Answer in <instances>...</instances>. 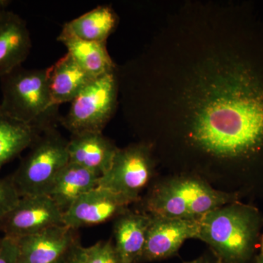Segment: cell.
<instances>
[{"label": "cell", "mask_w": 263, "mask_h": 263, "mask_svg": "<svg viewBox=\"0 0 263 263\" xmlns=\"http://www.w3.org/2000/svg\"><path fill=\"white\" fill-rule=\"evenodd\" d=\"M192 107V138L222 157L245 155L263 143V100L235 71L202 78Z\"/></svg>", "instance_id": "obj_1"}, {"label": "cell", "mask_w": 263, "mask_h": 263, "mask_svg": "<svg viewBox=\"0 0 263 263\" xmlns=\"http://www.w3.org/2000/svg\"><path fill=\"white\" fill-rule=\"evenodd\" d=\"M259 221L253 208L232 202L198 219L196 238L210 247L216 263H248L253 255Z\"/></svg>", "instance_id": "obj_2"}, {"label": "cell", "mask_w": 263, "mask_h": 263, "mask_svg": "<svg viewBox=\"0 0 263 263\" xmlns=\"http://www.w3.org/2000/svg\"><path fill=\"white\" fill-rule=\"evenodd\" d=\"M0 79V107L5 113L41 133L53 127L59 105L51 98L48 68L28 70L20 67Z\"/></svg>", "instance_id": "obj_3"}, {"label": "cell", "mask_w": 263, "mask_h": 263, "mask_svg": "<svg viewBox=\"0 0 263 263\" xmlns=\"http://www.w3.org/2000/svg\"><path fill=\"white\" fill-rule=\"evenodd\" d=\"M67 144L68 141L53 127L38 136L11 176L21 197L46 195L57 175L69 162Z\"/></svg>", "instance_id": "obj_4"}, {"label": "cell", "mask_w": 263, "mask_h": 263, "mask_svg": "<svg viewBox=\"0 0 263 263\" xmlns=\"http://www.w3.org/2000/svg\"><path fill=\"white\" fill-rule=\"evenodd\" d=\"M117 100L114 72L97 78L71 103L62 124L72 135L102 133L114 114Z\"/></svg>", "instance_id": "obj_5"}, {"label": "cell", "mask_w": 263, "mask_h": 263, "mask_svg": "<svg viewBox=\"0 0 263 263\" xmlns=\"http://www.w3.org/2000/svg\"><path fill=\"white\" fill-rule=\"evenodd\" d=\"M153 174V161L148 147L136 145L119 148L113 164L99 179L98 186L135 202Z\"/></svg>", "instance_id": "obj_6"}, {"label": "cell", "mask_w": 263, "mask_h": 263, "mask_svg": "<svg viewBox=\"0 0 263 263\" xmlns=\"http://www.w3.org/2000/svg\"><path fill=\"white\" fill-rule=\"evenodd\" d=\"M62 224L63 213L48 195H29L21 197L0 222V230L4 236L17 240Z\"/></svg>", "instance_id": "obj_7"}, {"label": "cell", "mask_w": 263, "mask_h": 263, "mask_svg": "<svg viewBox=\"0 0 263 263\" xmlns=\"http://www.w3.org/2000/svg\"><path fill=\"white\" fill-rule=\"evenodd\" d=\"M133 202L127 197L98 186L79 197L64 213V224L78 230L102 224L127 212Z\"/></svg>", "instance_id": "obj_8"}, {"label": "cell", "mask_w": 263, "mask_h": 263, "mask_svg": "<svg viewBox=\"0 0 263 263\" xmlns=\"http://www.w3.org/2000/svg\"><path fill=\"white\" fill-rule=\"evenodd\" d=\"M198 228V219L151 216L146 243L138 263L172 257L177 253L185 240L197 238Z\"/></svg>", "instance_id": "obj_9"}, {"label": "cell", "mask_w": 263, "mask_h": 263, "mask_svg": "<svg viewBox=\"0 0 263 263\" xmlns=\"http://www.w3.org/2000/svg\"><path fill=\"white\" fill-rule=\"evenodd\" d=\"M16 242L19 263H60L80 240L77 230L62 224L18 238Z\"/></svg>", "instance_id": "obj_10"}, {"label": "cell", "mask_w": 263, "mask_h": 263, "mask_svg": "<svg viewBox=\"0 0 263 263\" xmlns=\"http://www.w3.org/2000/svg\"><path fill=\"white\" fill-rule=\"evenodd\" d=\"M206 183L194 178H179L161 184L146 202L149 215L172 219H190V208Z\"/></svg>", "instance_id": "obj_11"}, {"label": "cell", "mask_w": 263, "mask_h": 263, "mask_svg": "<svg viewBox=\"0 0 263 263\" xmlns=\"http://www.w3.org/2000/svg\"><path fill=\"white\" fill-rule=\"evenodd\" d=\"M119 148L103 133L72 135L67 144L69 162L101 177L113 164Z\"/></svg>", "instance_id": "obj_12"}, {"label": "cell", "mask_w": 263, "mask_h": 263, "mask_svg": "<svg viewBox=\"0 0 263 263\" xmlns=\"http://www.w3.org/2000/svg\"><path fill=\"white\" fill-rule=\"evenodd\" d=\"M31 46L26 22L18 15L7 10L0 18V78L22 67Z\"/></svg>", "instance_id": "obj_13"}, {"label": "cell", "mask_w": 263, "mask_h": 263, "mask_svg": "<svg viewBox=\"0 0 263 263\" xmlns=\"http://www.w3.org/2000/svg\"><path fill=\"white\" fill-rule=\"evenodd\" d=\"M149 214L127 211L116 219L114 245L121 263H138L149 226Z\"/></svg>", "instance_id": "obj_14"}, {"label": "cell", "mask_w": 263, "mask_h": 263, "mask_svg": "<svg viewBox=\"0 0 263 263\" xmlns=\"http://www.w3.org/2000/svg\"><path fill=\"white\" fill-rule=\"evenodd\" d=\"M100 178L81 166L68 162L57 175L46 195L64 214L79 197L98 186Z\"/></svg>", "instance_id": "obj_15"}, {"label": "cell", "mask_w": 263, "mask_h": 263, "mask_svg": "<svg viewBox=\"0 0 263 263\" xmlns=\"http://www.w3.org/2000/svg\"><path fill=\"white\" fill-rule=\"evenodd\" d=\"M48 70L50 91L57 105L72 103L95 79L86 73L67 53Z\"/></svg>", "instance_id": "obj_16"}, {"label": "cell", "mask_w": 263, "mask_h": 263, "mask_svg": "<svg viewBox=\"0 0 263 263\" xmlns=\"http://www.w3.org/2000/svg\"><path fill=\"white\" fill-rule=\"evenodd\" d=\"M72 57L93 79L113 73L115 66L106 48V42H94L69 35L61 32L58 38Z\"/></svg>", "instance_id": "obj_17"}, {"label": "cell", "mask_w": 263, "mask_h": 263, "mask_svg": "<svg viewBox=\"0 0 263 263\" xmlns=\"http://www.w3.org/2000/svg\"><path fill=\"white\" fill-rule=\"evenodd\" d=\"M117 24V16L113 9L103 5L67 22L62 32L84 41L106 42Z\"/></svg>", "instance_id": "obj_18"}, {"label": "cell", "mask_w": 263, "mask_h": 263, "mask_svg": "<svg viewBox=\"0 0 263 263\" xmlns=\"http://www.w3.org/2000/svg\"><path fill=\"white\" fill-rule=\"evenodd\" d=\"M41 133L10 117L0 107V170L32 146Z\"/></svg>", "instance_id": "obj_19"}, {"label": "cell", "mask_w": 263, "mask_h": 263, "mask_svg": "<svg viewBox=\"0 0 263 263\" xmlns=\"http://www.w3.org/2000/svg\"><path fill=\"white\" fill-rule=\"evenodd\" d=\"M60 263H121L111 240L97 242L90 247L76 243Z\"/></svg>", "instance_id": "obj_20"}, {"label": "cell", "mask_w": 263, "mask_h": 263, "mask_svg": "<svg viewBox=\"0 0 263 263\" xmlns=\"http://www.w3.org/2000/svg\"><path fill=\"white\" fill-rule=\"evenodd\" d=\"M20 198L11 176L0 178V222L14 209Z\"/></svg>", "instance_id": "obj_21"}, {"label": "cell", "mask_w": 263, "mask_h": 263, "mask_svg": "<svg viewBox=\"0 0 263 263\" xmlns=\"http://www.w3.org/2000/svg\"><path fill=\"white\" fill-rule=\"evenodd\" d=\"M0 263H19L16 240L4 235L0 238Z\"/></svg>", "instance_id": "obj_22"}, {"label": "cell", "mask_w": 263, "mask_h": 263, "mask_svg": "<svg viewBox=\"0 0 263 263\" xmlns=\"http://www.w3.org/2000/svg\"><path fill=\"white\" fill-rule=\"evenodd\" d=\"M183 263H216L215 259L212 260L210 257L206 255L201 256L198 258L193 259V260L186 261Z\"/></svg>", "instance_id": "obj_23"}, {"label": "cell", "mask_w": 263, "mask_h": 263, "mask_svg": "<svg viewBox=\"0 0 263 263\" xmlns=\"http://www.w3.org/2000/svg\"><path fill=\"white\" fill-rule=\"evenodd\" d=\"M10 2L7 0H0V18L3 16L5 12L7 11V7L9 5Z\"/></svg>", "instance_id": "obj_24"}, {"label": "cell", "mask_w": 263, "mask_h": 263, "mask_svg": "<svg viewBox=\"0 0 263 263\" xmlns=\"http://www.w3.org/2000/svg\"><path fill=\"white\" fill-rule=\"evenodd\" d=\"M255 263H263V237L261 242L260 251L257 257H256Z\"/></svg>", "instance_id": "obj_25"}]
</instances>
